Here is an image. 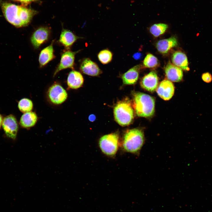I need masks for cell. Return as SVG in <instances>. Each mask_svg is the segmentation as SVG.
Listing matches in <instances>:
<instances>
[{
    "mask_svg": "<svg viewBox=\"0 0 212 212\" xmlns=\"http://www.w3.org/2000/svg\"><path fill=\"white\" fill-rule=\"evenodd\" d=\"M80 38L71 31L63 29L59 39V42L68 49L77 39Z\"/></svg>",
    "mask_w": 212,
    "mask_h": 212,
    "instance_id": "d6986e66",
    "label": "cell"
},
{
    "mask_svg": "<svg viewBox=\"0 0 212 212\" xmlns=\"http://www.w3.org/2000/svg\"><path fill=\"white\" fill-rule=\"evenodd\" d=\"M145 142L143 132L138 129L129 130L123 136L122 146L126 152L133 154L138 153Z\"/></svg>",
    "mask_w": 212,
    "mask_h": 212,
    "instance_id": "3957f363",
    "label": "cell"
},
{
    "mask_svg": "<svg viewBox=\"0 0 212 212\" xmlns=\"http://www.w3.org/2000/svg\"><path fill=\"white\" fill-rule=\"evenodd\" d=\"M84 79L79 72L72 70L69 74L67 80V85L72 89H77L81 87L83 84Z\"/></svg>",
    "mask_w": 212,
    "mask_h": 212,
    "instance_id": "ac0fdd59",
    "label": "cell"
},
{
    "mask_svg": "<svg viewBox=\"0 0 212 212\" xmlns=\"http://www.w3.org/2000/svg\"><path fill=\"white\" fill-rule=\"evenodd\" d=\"M80 69L84 74L92 76H97L102 73L98 65L90 59L86 58L82 62Z\"/></svg>",
    "mask_w": 212,
    "mask_h": 212,
    "instance_id": "7c38bea8",
    "label": "cell"
},
{
    "mask_svg": "<svg viewBox=\"0 0 212 212\" xmlns=\"http://www.w3.org/2000/svg\"><path fill=\"white\" fill-rule=\"evenodd\" d=\"M53 40L48 46L43 49L41 52L39 56V61L40 67L47 64L49 62L55 58L54 54Z\"/></svg>",
    "mask_w": 212,
    "mask_h": 212,
    "instance_id": "e0dca14e",
    "label": "cell"
},
{
    "mask_svg": "<svg viewBox=\"0 0 212 212\" xmlns=\"http://www.w3.org/2000/svg\"><path fill=\"white\" fill-rule=\"evenodd\" d=\"M3 121L1 115L0 114V128L1 127V125L2 124V122Z\"/></svg>",
    "mask_w": 212,
    "mask_h": 212,
    "instance_id": "f1b7e54d",
    "label": "cell"
},
{
    "mask_svg": "<svg viewBox=\"0 0 212 212\" xmlns=\"http://www.w3.org/2000/svg\"><path fill=\"white\" fill-rule=\"evenodd\" d=\"M47 94L50 101L56 105L62 103L68 97L66 90L60 85L57 84H53L49 88Z\"/></svg>",
    "mask_w": 212,
    "mask_h": 212,
    "instance_id": "8992f818",
    "label": "cell"
},
{
    "mask_svg": "<svg viewBox=\"0 0 212 212\" xmlns=\"http://www.w3.org/2000/svg\"><path fill=\"white\" fill-rule=\"evenodd\" d=\"M143 57L142 54L140 52H137L133 55V57L136 60L141 59Z\"/></svg>",
    "mask_w": 212,
    "mask_h": 212,
    "instance_id": "4316f807",
    "label": "cell"
},
{
    "mask_svg": "<svg viewBox=\"0 0 212 212\" xmlns=\"http://www.w3.org/2000/svg\"><path fill=\"white\" fill-rule=\"evenodd\" d=\"M158 95L164 100L170 99L173 95L174 87L173 83L167 80H164L161 82L157 89Z\"/></svg>",
    "mask_w": 212,
    "mask_h": 212,
    "instance_id": "30bf717a",
    "label": "cell"
},
{
    "mask_svg": "<svg viewBox=\"0 0 212 212\" xmlns=\"http://www.w3.org/2000/svg\"><path fill=\"white\" fill-rule=\"evenodd\" d=\"M37 120V116L36 113L33 112L24 113L21 116L20 124L25 128H29L34 126Z\"/></svg>",
    "mask_w": 212,
    "mask_h": 212,
    "instance_id": "ffe728a7",
    "label": "cell"
},
{
    "mask_svg": "<svg viewBox=\"0 0 212 212\" xmlns=\"http://www.w3.org/2000/svg\"><path fill=\"white\" fill-rule=\"evenodd\" d=\"M141 68L140 65H136L124 73L122 76L123 84L126 85L135 84L138 79L139 72Z\"/></svg>",
    "mask_w": 212,
    "mask_h": 212,
    "instance_id": "9a60e30c",
    "label": "cell"
},
{
    "mask_svg": "<svg viewBox=\"0 0 212 212\" xmlns=\"http://www.w3.org/2000/svg\"><path fill=\"white\" fill-rule=\"evenodd\" d=\"M2 125L6 136L15 139L18 130L17 122L15 117L12 115L6 116L3 120Z\"/></svg>",
    "mask_w": 212,
    "mask_h": 212,
    "instance_id": "52a82bcc",
    "label": "cell"
},
{
    "mask_svg": "<svg viewBox=\"0 0 212 212\" xmlns=\"http://www.w3.org/2000/svg\"><path fill=\"white\" fill-rule=\"evenodd\" d=\"M4 15L10 24L17 28L26 26L37 13L36 11L22 5L5 1L0 2Z\"/></svg>",
    "mask_w": 212,
    "mask_h": 212,
    "instance_id": "6da1fadb",
    "label": "cell"
},
{
    "mask_svg": "<svg viewBox=\"0 0 212 212\" xmlns=\"http://www.w3.org/2000/svg\"><path fill=\"white\" fill-rule=\"evenodd\" d=\"M50 33L49 29L41 27L37 29L33 34L31 38L32 44L35 49L39 47L48 39Z\"/></svg>",
    "mask_w": 212,
    "mask_h": 212,
    "instance_id": "9c48e42d",
    "label": "cell"
},
{
    "mask_svg": "<svg viewBox=\"0 0 212 212\" xmlns=\"http://www.w3.org/2000/svg\"><path fill=\"white\" fill-rule=\"evenodd\" d=\"M159 64V62L157 58L150 53L146 56L143 62L144 66L147 68H155L158 67Z\"/></svg>",
    "mask_w": 212,
    "mask_h": 212,
    "instance_id": "603a6c76",
    "label": "cell"
},
{
    "mask_svg": "<svg viewBox=\"0 0 212 212\" xmlns=\"http://www.w3.org/2000/svg\"><path fill=\"white\" fill-rule=\"evenodd\" d=\"M167 78L170 81L178 82L182 80L183 76L182 69L169 62L165 67Z\"/></svg>",
    "mask_w": 212,
    "mask_h": 212,
    "instance_id": "4fadbf2b",
    "label": "cell"
},
{
    "mask_svg": "<svg viewBox=\"0 0 212 212\" xmlns=\"http://www.w3.org/2000/svg\"><path fill=\"white\" fill-rule=\"evenodd\" d=\"M18 107L21 112L25 113L30 112L32 110L33 103L30 100L27 98H24L19 101Z\"/></svg>",
    "mask_w": 212,
    "mask_h": 212,
    "instance_id": "7402d4cb",
    "label": "cell"
},
{
    "mask_svg": "<svg viewBox=\"0 0 212 212\" xmlns=\"http://www.w3.org/2000/svg\"><path fill=\"white\" fill-rule=\"evenodd\" d=\"M99 145L104 154L109 157L114 156L120 146L118 134L115 132L103 135L99 140Z\"/></svg>",
    "mask_w": 212,
    "mask_h": 212,
    "instance_id": "5b68a950",
    "label": "cell"
},
{
    "mask_svg": "<svg viewBox=\"0 0 212 212\" xmlns=\"http://www.w3.org/2000/svg\"><path fill=\"white\" fill-rule=\"evenodd\" d=\"M171 61L173 64L181 69L189 71L188 63L186 55L180 51L174 52L171 56Z\"/></svg>",
    "mask_w": 212,
    "mask_h": 212,
    "instance_id": "2e32d148",
    "label": "cell"
},
{
    "mask_svg": "<svg viewBox=\"0 0 212 212\" xmlns=\"http://www.w3.org/2000/svg\"><path fill=\"white\" fill-rule=\"evenodd\" d=\"M80 51L72 52L68 50L64 52L62 55L59 64L54 72V77L63 69L67 68L73 69L75 55Z\"/></svg>",
    "mask_w": 212,
    "mask_h": 212,
    "instance_id": "ba28073f",
    "label": "cell"
},
{
    "mask_svg": "<svg viewBox=\"0 0 212 212\" xmlns=\"http://www.w3.org/2000/svg\"><path fill=\"white\" fill-rule=\"evenodd\" d=\"M168 28V25L165 23L155 24L150 27V31L154 37H157L163 34Z\"/></svg>",
    "mask_w": 212,
    "mask_h": 212,
    "instance_id": "44dd1931",
    "label": "cell"
},
{
    "mask_svg": "<svg viewBox=\"0 0 212 212\" xmlns=\"http://www.w3.org/2000/svg\"><path fill=\"white\" fill-rule=\"evenodd\" d=\"M178 45V41L175 36H172L166 39L160 40L156 44V48L158 51L163 54H166L172 48Z\"/></svg>",
    "mask_w": 212,
    "mask_h": 212,
    "instance_id": "5bb4252c",
    "label": "cell"
},
{
    "mask_svg": "<svg viewBox=\"0 0 212 212\" xmlns=\"http://www.w3.org/2000/svg\"><path fill=\"white\" fill-rule=\"evenodd\" d=\"M133 107L139 117H149L155 112V100L147 94L137 92L133 94Z\"/></svg>",
    "mask_w": 212,
    "mask_h": 212,
    "instance_id": "7a4b0ae2",
    "label": "cell"
},
{
    "mask_svg": "<svg viewBox=\"0 0 212 212\" xmlns=\"http://www.w3.org/2000/svg\"><path fill=\"white\" fill-rule=\"evenodd\" d=\"M115 120L122 126L130 125L134 118V111L132 104L127 98L118 102L114 109Z\"/></svg>",
    "mask_w": 212,
    "mask_h": 212,
    "instance_id": "277c9868",
    "label": "cell"
},
{
    "mask_svg": "<svg viewBox=\"0 0 212 212\" xmlns=\"http://www.w3.org/2000/svg\"><path fill=\"white\" fill-rule=\"evenodd\" d=\"M201 78L206 83H210L212 80V75L210 73L208 72L203 74Z\"/></svg>",
    "mask_w": 212,
    "mask_h": 212,
    "instance_id": "d4e9b609",
    "label": "cell"
},
{
    "mask_svg": "<svg viewBox=\"0 0 212 212\" xmlns=\"http://www.w3.org/2000/svg\"><path fill=\"white\" fill-rule=\"evenodd\" d=\"M112 57V54L109 50L105 49L100 51L98 54V58L100 61L103 64H106L110 62Z\"/></svg>",
    "mask_w": 212,
    "mask_h": 212,
    "instance_id": "cb8c5ba5",
    "label": "cell"
},
{
    "mask_svg": "<svg viewBox=\"0 0 212 212\" xmlns=\"http://www.w3.org/2000/svg\"><path fill=\"white\" fill-rule=\"evenodd\" d=\"M96 119L95 116L94 115H90L89 117V120L91 122L94 121Z\"/></svg>",
    "mask_w": 212,
    "mask_h": 212,
    "instance_id": "83f0119b",
    "label": "cell"
},
{
    "mask_svg": "<svg viewBox=\"0 0 212 212\" xmlns=\"http://www.w3.org/2000/svg\"><path fill=\"white\" fill-rule=\"evenodd\" d=\"M158 83L157 74L155 71H153L143 77L140 82V85L144 89L153 92L157 89Z\"/></svg>",
    "mask_w": 212,
    "mask_h": 212,
    "instance_id": "8fae6325",
    "label": "cell"
},
{
    "mask_svg": "<svg viewBox=\"0 0 212 212\" xmlns=\"http://www.w3.org/2000/svg\"><path fill=\"white\" fill-rule=\"evenodd\" d=\"M14 1L20 2L24 4H28L36 0H11Z\"/></svg>",
    "mask_w": 212,
    "mask_h": 212,
    "instance_id": "484cf974",
    "label": "cell"
}]
</instances>
